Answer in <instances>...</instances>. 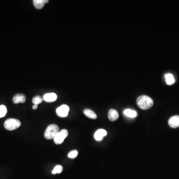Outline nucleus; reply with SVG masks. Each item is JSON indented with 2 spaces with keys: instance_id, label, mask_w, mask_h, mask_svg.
Returning <instances> with one entry per match:
<instances>
[{
  "instance_id": "obj_9",
  "label": "nucleus",
  "mask_w": 179,
  "mask_h": 179,
  "mask_svg": "<svg viewBox=\"0 0 179 179\" xmlns=\"http://www.w3.org/2000/svg\"><path fill=\"white\" fill-rule=\"evenodd\" d=\"M119 113L115 109H110L108 114V117L110 121H115L119 118Z\"/></svg>"
},
{
  "instance_id": "obj_1",
  "label": "nucleus",
  "mask_w": 179,
  "mask_h": 179,
  "mask_svg": "<svg viewBox=\"0 0 179 179\" xmlns=\"http://www.w3.org/2000/svg\"><path fill=\"white\" fill-rule=\"evenodd\" d=\"M137 105L142 110H147L153 105V100L150 97L142 95L138 97L136 100Z\"/></svg>"
},
{
  "instance_id": "obj_7",
  "label": "nucleus",
  "mask_w": 179,
  "mask_h": 179,
  "mask_svg": "<svg viewBox=\"0 0 179 179\" xmlns=\"http://www.w3.org/2000/svg\"><path fill=\"white\" fill-rule=\"evenodd\" d=\"M107 135V131L104 129H99L97 130L95 133V139L97 141H101L103 139V137Z\"/></svg>"
},
{
  "instance_id": "obj_17",
  "label": "nucleus",
  "mask_w": 179,
  "mask_h": 179,
  "mask_svg": "<svg viewBox=\"0 0 179 179\" xmlns=\"http://www.w3.org/2000/svg\"><path fill=\"white\" fill-rule=\"evenodd\" d=\"M43 101V98H42L40 96H36L33 97V104L38 105L39 104H41Z\"/></svg>"
},
{
  "instance_id": "obj_11",
  "label": "nucleus",
  "mask_w": 179,
  "mask_h": 179,
  "mask_svg": "<svg viewBox=\"0 0 179 179\" xmlns=\"http://www.w3.org/2000/svg\"><path fill=\"white\" fill-rule=\"evenodd\" d=\"M49 0H34L33 2V5L34 7L37 9H42L44 6V5L47 3L49 2Z\"/></svg>"
},
{
  "instance_id": "obj_2",
  "label": "nucleus",
  "mask_w": 179,
  "mask_h": 179,
  "mask_svg": "<svg viewBox=\"0 0 179 179\" xmlns=\"http://www.w3.org/2000/svg\"><path fill=\"white\" fill-rule=\"evenodd\" d=\"M59 132V128L57 125L55 124L49 125L45 131V138L47 139H54Z\"/></svg>"
},
{
  "instance_id": "obj_14",
  "label": "nucleus",
  "mask_w": 179,
  "mask_h": 179,
  "mask_svg": "<svg viewBox=\"0 0 179 179\" xmlns=\"http://www.w3.org/2000/svg\"><path fill=\"white\" fill-rule=\"evenodd\" d=\"M165 79H166V83L169 85H172L175 82L173 75L170 73H168V74L165 75Z\"/></svg>"
},
{
  "instance_id": "obj_15",
  "label": "nucleus",
  "mask_w": 179,
  "mask_h": 179,
  "mask_svg": "<svg viewBox=\"0 0 179 179\" xmlns=\"http://www.w3.org/2000/svg\"><path fill=\"white\" fill-rule=\"evenodd\" d=\"M63 168L61 165H57V166L55 167L54 168V169L52 171V174L53 175H55L56 174H60L62 173L63 171Z\"/></svg>"
},
{
  "instance_id": "obj_3",
  "label": "nucleus",
  "mask_w": 179,
  "mask_h": 179,
  "mask_svg": "<svg viewBox=\"0 0 179 179\" xmlns=\"http://www.w3.org/2000/svg\"><path fill=\"white\" fill-rule=\"evenodd\" d=\"M21 121L19 120L15 119H9L6 120L4 123V127L8 130H13L20 127Z\"/></svg>"
},
{
  "instance_id": "obj_4",
  "label": "nucleus",
  "mask_w": 179,
  "mask_h": 179,
  "mask_svg": "<svg viewBox=\"0 0 179 179\" xmlns=\"http://www.w3.org/2000/svg\"><path fill=\"white\" fill-rule=\"evenodd\" d=\"M68 136V131L67 130H62L59 131L54 138V142L56 144H60L63 143L64 140Z\"/></svg>"
},
{
  "instance_id": "obj_19",
  "label": "nucleus",
  "mask_w": 179,
  "mask_h": 179,
  "mask_svg": "<svg viewBox=\"0 0 179 179\" xmlns=\"http://www.w3.org/2000/svg\"><path fill=\"white\" fill-rule=\"evenodd\" d=\"M38 105H33V109L34 110H36V109H38Z\"/></svg>"
},
{
  "instance_id": "obj_18",
  "label": "nucleus",
  "mask_w": 179,
  "mask_h": 179,
  "mask_svg": "<svg viewBox=\"0 0 179 179\" xmlns=\"http://www.w3.org/2000/svg\"><path fill=\"white\" fill-rule=\"evenodd\" d=\"M78 155V151L77 150H72L68 153V157L70 158L74 159Z\"/></svg>"
},
{
  "instance_id": "obj_16",
  "label": "nucleus",
  "mask_w": 179,
  "mask_h": 179,
  "mask_svg": "<svg viewBox=\"0 0 179 179\" xmlns=\"http://www.w3.org/2000/svg\"><path fill=\"white\" fill-rule=\"evenodd\" d=\"M7 113V109L4 105H0V118L4 117Z\"/></svg>"
},
{
  "instance_id": "obj_13",
  "label": "nucleus",
  "mask_w": 179,
  "mask_h": 179,
  "mask_svg": "<svg viewBox=\"0 0 179 179\" xmlns=\"http://www.w3.org/2000/svg\"><path fill=\"white\" fill-rule=\"evenodd\" d=\"M124 114L126 116L130 117V118H134V117H136L137 115L136 111L132 110L131 109H126L124 110Z\"/></svg>"
},
{
  "instance_id": "obj_6",
  "label": "nucleus",
  "mask_w": 179,
  "mask_h": 179,
  "mask_svg": "<svg viewBox=\"0 0 179 179\" xmlns=\"http://www.w3.org/2000/svg\"><path fill=\"white\" fill-rule=\"evenodd\" d=\"M168 124L171 127L173 128L179 127V115H175L170 118Z\"/></svg>"
},
{
  "instance_id": "obj_8",
  "label": "nucleus",
  "mask_w": 179,
  "mask_h": 179,
  "mask_svg": "<svg viewBox=\"0 0 179 179\" xmlns=\"http://www.w3.org/2000/svg\"><path fill=\"white\" fill-rule=\"evenodd\" d=\"M26 97L22 94H18L15 95L13 98V102L14 104H17L19 103H24L26 102Z\"/></svg>"
},
{
  "instance_id": "obj_10",
  "label": "nucleus",
  "mask_w": 179,
  "mask_h": 179,
  "mask_svg": "<svg viewBox=\"0 0 179 179\" xmlns=\"http://www.w3.org/2000/svg\"><path fill=\"white\" fill-rule=\"evenodd\" d=\"M57 96L54 93H50L45 94L43 99L46 102H54L57 100Z\"/></svg>"
},
{
  "instance_id": "obj_5",
  "label": "nucleus",
  "mask_w": 179,
  "mask_h": 179,
  "mask_svg": "<svg viewBox=\"0 0 179 179\" xmlns=\"http://www.w3.org/2000/svg\"><path fill=\"white\" fill-rule=\"evenodd\" d=\"M69 110L70 109L68 105H63L56 109V113L58 116L63 118L68 116Z\"/></svg>"
},
{
  "instance_id": "obj_12",
  "label": "nucleus",
  "mask_w": 179,
  "mask_h": 179,
  "mask_svg": "<svg viewBox=\"0 0 179 179\" xmlns=\"http://www.w3.org/2000/svg\"><path fill=\"white\" fill-rule=\"evenodd\" d=\"M83 113L84 115L89 119L95 120L97 118V115L96 113H95L93 110H91L90 109H85L84 110Z\"/></svg>"
}]
</instances>
